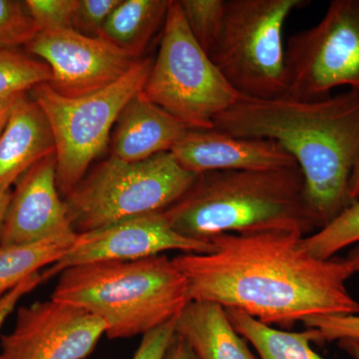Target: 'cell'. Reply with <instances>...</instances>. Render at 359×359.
I'll return each instance as SVG.
<instances>
[{
    "mask_svg": "<svg viewBox=\"0 0 359 359\" xmlns=\"http://www.w3.org/2000/svg\"><path fill=\"white\" fill-rule=\"evenodd\" d=\"M295 229L224 233L208 254L173 259L188 282L191 301L236 309L273 327L323 316L359 314L346 283L359 273V245L346 257L323 259L304 249Z\"/></svg>",
    "mask_w": 359,
    "mask_h": 359,
    "instance_id": "1",
    "label": "cell"
},
{
    "mask_svg": "<svg viewBox=\"0 0 359 359\" xmlns=\"http://www.w3.org/2000/svg\"><path fill=\"white\" fill-rule=\"evenodd\" d=\"M214 129L280 144L301 169L316 231L351 204L349 185L359 162L358 92L313 100L242 97L215 120Z\"/></svg>",
    "mask_w": 359,
    "mask_h": 359,
    "instance_id": "2",
    "label": "cell"
},
{
    "mask_svg": "<svg viewBox=\"0 0 359 359\" xmlns=\"http://www.w3.org/2000/svg\"><path fill=\"white\" fill-rule=\"evenodd\" d=\"M163 214L180 235L202 242L273 229H295L304 236L316 231L297 166L199 174Z\"/></svg>",
    "mask_w": 359,
    "mask_h": 359,
    "instance_id": "3",
    "label": "cell"
},
{
    "mask_svg": "<svg viewBox=\"0 0 359 359\" xmlns=\"http://www.w3.org/2000/svg\"><path fill=\"white\" fill-rule=\"evenodd\" d=\"M51 299L100 318L111 339L147 334L191 302L186 276L165 255L71 266L59 275Z\"/></svg>",
    "mask_w": 359,
    "mask_h": 359,
    "instance_id": "4",
    "label": "cell"
},
{
    "mask_svg": "<svg viewBox=\"0 0 359 359\" xmlns=\"http://www.w3.org/2000/svg\"><path fill=\"white\" fill-rule=\"evenodd\" d=\"M197 177L170 152L140 162H125L111 156L87 172L66 196L73 230L83 233L123 219L164 212Z\"/></svg>",
    "mask_w": 359,
    "mask_h": 359,
    "instance_id": "5",
    "label": "cell"
},
{
    "mask_svg": "<svg viewBox=\"0 0 359 359\" xmlns=\"http://www.w3.org/2000/svg\"><path fill=\"white\" fill-rule=\"evenodd\" d=\"M157 58L142 90L190 130L214 122L242 98L194 39L179 0H170Z\"/></svg>",
    "mask_w": 359,
    "mask_h": 359,
    "instance_id": "6",
    "label": "cell"
},
{
    "mask_svg": "<svg viewBox=\"0 0 359 359\" xmlns=\"http://www.w3.org/2000/svg\"><path fill=\"white\" fill-rule=\"evenodd\" d=\"M306 0H226L223 29L210 57L244 98L287 95L283 27Z\"/></svg>",
    "mask_w": 359,
    "mask_h": 359,
    "instance_id": "7",
    "label": "cell"
},
{
    "mask_svg": "<svg viewBox=\"0 0 359 359\" xmlns=\"http://www.w3.org/2000/svg\"><path fill=\"white\" fill-rule=\"evenodd\" d=\"M152 65L150 58L138 59L114 83L79 98L59 95L48 83L30 90L53 132L56 183L61 196L72 192L92 162L108 147L118 116L143 90Z\"/></svg>",
    "mask_w": 359,
    "mask_h": 359,
    "instance_id": "8",
    "label": "cell"
},
{
    "mask_svg": "<svg viewBox=\"0 0 359 359\" xmlns=\"http://www.w3.org/2000/svg\"><path fill=\"white\" fill-rule=\"evenodd\" d=\"M285 65V96L313 100L341 86L359 93V0H332L318 25L292 35Z\"/></svg>",
    "mask_w": 359,
    "mask_h": 359,
    "instance_id": "9",
    "label": "cell"
},
{
    "mask_svg": "<svg viewBox=\"0 0 359 359\" xmlns=\"http://www.w3.org/2000/svg\"><path fill=\"white\" fill-rule=\"evenodd\" d=\"M103 320L66 302L21 306L15 325L0 335V359H84L105 334Z\"/></svg>",
    "mask_w": 359,
    "mask_h": 359,
    "instance_id": "10",
    "label": "cell"
},
{
    "mask_svg": "<svg viewBox=\"0 0 359 359\" xmlns=\"http://www.w3.org/2000/svg\"><path fill=\"white\" fill-rule=\"evenodd\" d=\"M26 49L50 67L48 85L66 98H79L106 88L124 76L137 61L109 42L73 28L41 30Z\"/></svg>",
    "mask_w": 359,
    "mask_h": 359,
    "instance_id": "11",
    "label": "cell"
},
{
    "mask_svg": "<svg viewBox=\"0 0 359 359\" xmlns=\"http://www.w3.org/2000/svg\"><path fill=\"white\" fill-rule=\"evenodd\" d=\"M211 242L192 240L173 230L163 212L123 219L98 230L78 233L74 244L58 262L41 273L42 280L80 264L105 261H132L163 255L168 250L208 254Z\"/></svg>",
    "mask_w": 359,
    "mask_h": 359,
    "instance_id": "12",
    "label": "cell"
},
{
    "mask_svg": "<svg viewBox=\"0 0 359 359\" xmlns=\"http://www.w3.org/2000/svg\"><path fill=\"white\" fill-rule=\"evenodd\" d=\"M56 183V156L35 164L16 183L0 233V245L35 244L76 235Z\"/></svg>",
    "mask_w": 359,
    "mask_h": 359,
    "instance_id": "13",
    "label": "cell"
},
{
    "mask_svg": "<svg viewBox=\"0 0 359 359\" xmlns=\"http://www.w3.org/2000/svg\"><path fill=\"white\" fill-rule=\"evenodd\" d=\"M170 153L182 167L198 175L297 166L294 158L276 141L233 136L216 129H189Z\"/></svg>",
    "mask_w": 359,
    "mask_h": 359,
    "instance_id": "14",
    "label": "cell"
},
{
    "mask_svg": "<svg viewBox=\"0 0 359 359\" xmlns=\"http://www.w3.org/2000/svg\"><path fill=\"white\" fill-rule=\"evenodd\" d=\"M188 128L139 92L118 116L110 140L113 157L140 162L170 152Z\"/></svg>",
    "mask_w": 359,
    "mask_h": 359,
    "instance_id": "15",
    "label": "cell"
},
{
    "mask_svg": "<svg viewBox=\"0 0 359 359\" xmlns=\"http://www.w3.org/2000/svg\"><path fill=\"white\" fill-rule=\"evenodd\" d=\"M55 154V140L46 115L27 93L14 104L0 134V191L13 184L35 164Z\"/></svg>",
    "mask_w": 359,
    "mask_h": 359,
    "instance_id": "16",
    "label": "cell"
},
{
    "mask_svg": "<svg viewBox=\"0 0 359 359\" xmlns=\"http://www.w3.org/2000/svg\"><path fill=\"white\" fill-rule=\"evenodd\" d=\"M175 330L198 359H259L216 302H189L177 316Z\"/></svg>",
    "mask_w": 359,
    "mask_h": 359,
    "instance_id": "17",
    "label": "cell"
},
{
    "mask_svg": "<svg viewBox=\"0 0 359 359\" xmlns=\"http://www.w3.org/2000/svg\"><path fill=\"white\" fill-rule=\"evenodd\" d=\"M169 4L170 0H121L98 39L138 60L160 26L164 25Z\"/></svg>",
    "mask_w": 359,
    "mask_h": 359,
    "instance_id": "18",
    "label": "cell"
},
{
    "mask_svg": "<svg viewBox=\"0 0 359 359\" xmlns=\"http://www.w3.org/2000/svg\"><path fill=\"white\" fill-rule=\"evenodd\" d=\"M231 325L248 344L254 347L259 359H327L313 351L318 344L311 328L294 332L266 325L254 316L236 309H226Z\"/></svg>",
    "mask_w": 359,
    "mask_h": 359,
    "instance_id": "19",
    "label": "cell"
},
{
    "mask_svg": "<svg viewBox=\"0 0 359 359\" xmlns=\"http://www.w3.org/2000/svg\"><path fill=\"white\" fill-rule=\"evenodd\" d=\"M77 235L47 238L30 245H0V297L39 273V269L58 262L74 244Z\"/></svg>",
    "mask_w": 359,
    "mask_h": 359,
    "instance_id": "20",
    "label": "cell"
},
{
    "mask_svg": "<svg viewBox=\"0 0 359 359\" xmlns=\"http://www.w3.org/2000/svg\"><path fill=\"white\" fill-rule=\"evenodd\" d=\"M359 243V200L346 207L327 226L302 238L309 254L318 259L335 257L340 250Z\"/></svg>",
    "mask_w": 359,
    "mask_h": 359,
    "instance_id": "21",
    "label": "cell"
},
{
    "mask_svg": "<svg viewBox=\"0 0 359 359\" xmlns=\"http://www.w3.org/2000/svg\"><path fill=\"white\" fill-rule=\"evenodd\" d=\"M52 71L43 61L11 49H0V97L18 95L50 83Z\"/></svg>",
    "mask_w": 359,
    "mask_h": 359,
    "instance_id": "22",
    "label": "cell"
},
{
    "mask_svg": "<svg viewBox=\"0 0 359 359\" xmlns=\"http://www.w3.org/2000/svg\"><path fill=\"white\" fill-rule=\"evenodd\" d=\"M194 39L211 55L223 29L226 0H179Z\"/></svg>",
    "mask_w": 359,
    "mask_h": 359,
    "instance_id": "23",
    "label": "cell"
},
{
    "mask_svg": "<svg viewBox=\"0 0 359 359\" xmlns=\"http://www.w3.org/2000/svg\"><path fill=\"white\" fill-rule=\"evenodd\" d=\"M39 32L25 1L0 0V49L26 46Z\"/></svg>",
    "mask_w": 359,
    "mask_h": 359,
    "instance_id": "24",
    "label": "cell"
},
{
    "mask_svg": "<svg viewBox=\"0 0 359 359\" xmlns=\"http://www.w3.org/2000/svg\"><path fill=\"white\" fill-rule=\"evenodd\" d=\"M306 328L316 332L318 344L356 342L359 344V314L313 316L302 321Z\"/></svg>",
    "mask_w": 359,
    "mask_h": 359,
    "instance_id": "25",
    "label": "cell"
},
{
    "mask_svg": "<svg viewBox=\"0 0 359 359\" xmlns=\"http://www.w3.org/2000/svg\"><path fill=\"white\" fill-rule=\"evenodd\" d=\"M76 0H26L25 4L32 20L41 30L68 29L72 27Z\"/></svg>",
    "mask_w": 359,
    "mask_h": 359,
    "instance_id": "26",
    "label": "cell"
},
{
    "mask_svg": "<svg viewBox=\"0 0 359 359\" xmlns=\"http://www.w3.org/2000/svg\"><path fill=\"white\" fill-rule=\"evenodd\" d=\"M121 0H76L72 27L90 37H98L104 25Z\"/></svg>",
    "mask_w": 359,
    "mask_h": 359,
    "instance_id": "27",
    "label": "cell"
},
{
    "mask_svg": "<svg viewBox=\"0 0 359 359\" xmlns=\"http://www.w3.org/2000/svg\"><path fill=\"white\" fill-rule=\"evenodd\" d=\"M176 318L144 334L133 359H165L176 335Z\"/></svg>",
    "mask_w": 359,
    "mask_h": 359,
    "instance_id": "28",
    "label": "cell"
},
{
    "mask_svg": "<svg viewBox=\"0 0 359 359\" xmlns=\"http://www.w3.org/2000/svg\"><path fill=\"white\" fill-rule=\"evenodd\" d=\"M37 285H39V278H35V276H30V278H26L25 280L20 283L18 287L11 290V292H6V294L0 297V330H1L4 320L15 308L16 304L21 297L32 292Z\"/></svg>",
    "mask_w": 359,
    "mask_h": 359,
    "instance_id": "29",
    "label": "cell"
},
{
    "mask_svg": "<svg viewBox=\"0 0 359 359\" xmlns=\"http://www.w3.org/2000/svg\"><path fill=\"white\" fill-rule=\"evenodd\" d=\"M165 359H198L185 340L175 335L171 346L168 348Z\"/></svg>",
    "mask_w": 359,
    "mask_h": 359,
    "instance_id": "30",
    "label": "cell"
},
{
    "mask_svg": "<svg viewBox=\"0 0 359 359\" xmlns=\"http://www.w3.org/2000/svg\"><path fill=\"white\" fill-rule=\"evenodd\" d=\"M20 95L21 94H18V95L0 97V134L6 127L7 120L13 109L14 104Z\"/></svg>",
    "mask_w": 359,
    "mask_h": 359,
    "instance_id": "31",
    "label": "cell"
},
{
    "mask_svg": "<svg viewBox=\"0 0 359 359\" xmlns=\"http://www.w3.org/2000/svg\"><path fill=\"white\" fill-rule=\"evenodd\" d=\"M11 199V191H0V233L6 219L7 209Z\"/></svg>",
    "mask_w": 359,
    "mask_h": 359,
    "instance_id": "32",
    "label": "cell"
},
{
    "mask_svg": "<svg viewBox=\"0 0 359 359\" xmlns=\"http://www.w3.org/2000/svg\"><path fill=\"white\" fill-rule=\"evenodd\" d=\"M349 200L351 204L359 200V162L351 177V185H349Z\"/></svg>",
    "mask_w": 359,
    "mask_h": 359,
    "instance_id": "33",
    "label": "cell"
},
{
    "mask_svg": "<svg viewBox=\"0 0 359 359\" xmlns=\"http://www.w3.org/2000/svg\"><path fill=\"white\" fill-rule=\"evenodd\" d=\"M341 346L346 348L351 355L354 356V358L359 359V344L356 342H340Z\"/></svg>",
    "mask_w": 359,
    "mask_h": 359,
    "instance_id": "34",
    "label": "cell"
}]
</instances>
